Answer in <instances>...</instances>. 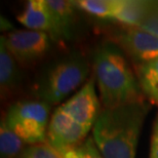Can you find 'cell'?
Wrapping results in <instances>:
<instances>
[{
	"mask_svg": "<svg viewBox=\"0 0 158 158\" xmlns=\"http://www.w3.org/2000/svg\"><path fill=\"white\" fill-rule=\"evenodd\" d=\"M25 142L8 127L4 119L0 124V155L1 158L20 157L24 151Z\"/></svg>",
	"mask_w": 158,
	"mask_h": 158,
	"instance_id": "14",
	"label": "cell"
},
{
	"mask_svg": "<svg viewBox=\"0 0 158 158\" xmlns=\"http://www.w3.org/2000/svg\"><path fill=\"white\" fill-rule=\"evenodd\" d=\"M88 72L89 64L82 56H64L41 74L35 86L36 96L49 105L58 104L83 83Z\"/></svg>",
	"mask_w": 158,
	"mask_h": 158,
	"instance_id": "3",
	"label": "cell"
},
{
	"mask_svg": "<svg viewBox=\"0 0 158 158\" xmlns=\"http://www.w3.org/2000/svg\"><path fill=\"white\" fill-rule=\"evenodd\" d=\"M60 154L62 158H104L94 143L93 137L87 138L82 144Z\"/></svg>",
	"mask_w": 158,
	"mask_h": 158,
	"instance_id": "16",
	"label": "cell"
},
{
	"mask_svg": "<svg viewBox=\"0 0 158 158\" xmlns=\"http://www.w3.org/2000/svg\"><path fill=\"white\" fill-rule=\"evenodd\" d=\"M158 149V115L154 121L153 131H152V139H151V149L150 150H157Z\"/></svg>",
	"mask_w": 158,
	"mask_h": 158,
	"instance_id": "19",
	"label": "cell"
},
{
	"mask_svg": "<svg viewBox=\"0 0 158 158\" xmlns=\"http://www.w3.org/2000/svg\"><path fill=\"white\" fill-rule=\"evenodd\" d=\"M149 158H158V149L157 150H150Z\"/></svg>",
	"mask_w": 158,
	"mask_h": 158,
	"instance_id": "21",
	"label": "cell"
},
{
	"mask_svg": "<svg viewBox=\"0 0 158 158\" xmlns=\"http://www.w3.org/2000/svg\"><path fill=\"white\" fill-rule=\"evenodd\" d=\"M50 105L43 101H21L9 107L4 121L26 144L46 142Z\"/></svg>",
	"mask_w": 158,
	"mask_h": 158,
	"instance_id": "4",
	"label": "cell"
},
{
	"mask_svg": "<svg viewBox=\"0 0 158 158\" xmlns=\"http://www.w3.org/2000/svg\"><path fill=\"white\" fill-rule=\"evenodd\" d=\"M137 77L144 96L158 104V59L138 65Z\"/></svg>",
	"mask_w": 158,
	"mask_h": 158,
	"instance_id": "13",
	"label": "cell"
},
{
	"mask_svg": "<svg viewBox=\"0 0 158 158\" xmlns=\"http://www.w3.org/2000/svg\"><path fill=\"white\" fill-rule=\"evenodd\" d=\"M94 72L104 108L144 102L138 77L114 42L104 43L97 48Z\"/></svg>",
	"mask_w": 158,
	"mask_h": 158,
	"instance_id": "2",
	"label": "cell"
},
{
	"mask_svg": "<svg viewBox=\"0 0 158 158\" xmlns=\"http://www.w3.org/2000/svg\"><path fill=\"white\" fill-rule=\"evenodd\" d=\"M12 29V25L6 20L1 17V30H11Z\"/></svg>",
	"mask_w": 158,
	"mask_h": 158,
	"instance_id": "20",
	"label": "cell"
},
{
	"mask_svg": "<svg viewBox=\"0 0 158 158\" xmlns=\"http://www.w3.org/2000/svg\"><path fill=\"white\" fill-rule=\"evenodd\" d=\"M77 8L101 19L113 20L117 12L120 1L118 0H80L74 1Z\"/></svg>",
	"mask_w": 158,
	"mask_h": 158,
	"instance_id": "15",
	"label": "cell"
},
{
	"mask_svg": "<svg viewBox=\"0 0 158 158\" xmlns=\"http://www.w3.org/2000/svg\"><path fill=\"white\" fill-rule=\"evenodd\" d=\"M19 79L20 74L17 61L6 48L3 40L0 38V86L2 96L15 90Z\"/></svg>",
	"mask_w": 158,
	"mask_h": 158,
	"instance_id": "12",
	"label": "cell"
},
{
	"mask_svg": "<svg viewBox=\"0 0 158 158\" xmlns=\"http://www.w3.org/2000/svg\"><path fill=\"white\" fill-rule=\"evenodd\" d=\"M153 5L144 1H121L113 21L126 27H139L150 14Z\"/></svg>",
	"mask_w": 158,
	"mask_h": 158,
	"instance_id": "11",
	"label": "cell"
},
{
	"mask_svg": "<svg viewBox=\"0 0 158 158\" xmlns=\"http://www.w3.org/2000/svg\"><path fill=\"white\" fill-rule=\"evenodd\" d=\"M138 28L158 37V9H155L153 6L150 14Z\"/></svg>",
	"mask_w": 158,
	"mask_h": 158,
	"instance_id": "18",
	"label": "cell"
},
{
	"mask_svg": "<svg viewBox=\"0 0 158 158\" xmlns=\"http://www.w3.org/2000/svg\"><path fill=\"white\" fill-rule=\"evenodd\" d=\"M6 48L22 65L33 64L48 52L52 38L46 32L35 30H12L1 36Z\"/></svg>",
	"mask_w": 158,
	"mask_h": 158,
	"instance_id": "5",
	"label": "cell"
},
{
	"mask_svg": "<svg viewBox=\"0 0 158 158\" xmlns=\"http://www.w3.org/2000/svg\"><path fill=\"white\" fill-rule=\"evenodd\" d=\"M113 41L138 65L158 59V37L138 27H127L113 36Z\"/></svg>",
	"mask_w": 158,
	"mask_h": 158,
	"instance_id": "7",
	"label": "cell"
},
{
	"mask_svg": "<svg viewBox=\"0 0 158 158\" xmlns=\"http://www.w3.org/2000/svg\"><path fill=\"white\" fill-rule=\"evenodd\" d=\"M148 113L144 102L104 108L94 122L93 139L104 158H135Z\"/></svg>",
	"mask_w": 158,
	"mask_h": 158,
	"instance_id": "1",
	"label": "cell"
},
{
	"mask_svg": "<svg viewBox=\"0 0 158 158\" xmlns=\"http://www.w3.org/2000/svg\"><path fill=\"white\" fill-rule=\"evenodd\" d=\"M53 20H55V39H70L75 24L74 2L65 0H46Z\"/></svg>",
	"mask_w": 158,
	"mask_h": 158,
	"instance_id": "10",
	"label": "cell"
},
{
	"mask_svg": "<svg viewBox=\"0 0 158 158\" xmlns=\"http://www.w3.org/2000/svg\"><path fill=\"white\" fill-rule=\"evenodd\" d=\"M61 106L78 124L89 132L100 114V103L94 89V79L88 80L76 94Z\"/></svg>",
	"mask_w": 158,
	"mask_h": 158,
	"instance_id": "8",
	"label": "cell"
},
{
	"mask_svg": "<svg viewBox=\"0 0 158 158\" xmlns=\"http://www.w3.org/2000/svg\"><path fill=\"white\" fill-rule=\"evenodd\" d=\"M19 158H62L61 154L47 143L29 145Z\"/></svg>",
	"mask_w": 158,
	"mask_h": 158,
	"instance_id": "17",
	"label": "cell"
},
{
	"mask_svg": "<svg viewBox=\"0 0 158 158\" xmlns=\"http://www.w3.org/2000/svg\"><path fill=\"white\" fill-rule=\"evenodd\" d=\"M17 19L29 30L46 32L53 38L55 20L45 0H29Z\"/></svg>",
	"mask_w": 158,
	"mask_h": 158,
	"instance_id": "9",
	"label": "cell"
},
{
	"mask_svg": "<svg viewBox=\"0 0 158 158\" xmlns=\"http://www.w3.org/2000/svg\"><path fill=\"white\" fill-rule=\"evenodd\" d=\"M88 132L63 109L58 107L52 115L46 132V143L62 153L82 144Z\"/></svg>",
	"mask_w": 158,
	"mask_h": 158,
	"instance_id": "6",
	"label": "cell"
}]
</instances>
